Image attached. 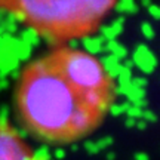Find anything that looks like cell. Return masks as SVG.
I'll return each instance as SVG.
<instances>
[{"instance_id":"6da1fadb","label":"cell","mask_w":160,"mask_h":160,"mask_svg":"<svg viewBox=\"0 0 160 160\" xmlns=\"http://www.w3.org/2000/svg\"><path fill=\"white\" fill-rule=\"evenodd\" d=\"M116 98L117 83L101 58L61 45L21 68L13 110L27 135L61 147L92 135L111 113Z\"/></svg>"},{"instance_id":"7a4b0ae2","label":"cell","mask_w":160,"mask_h":160,"mask_svg":"<svg viewBox=\"0 0 160 160\" xmlns=\"http://www.w3.org/2000/svg\"><path fill=\"white\" fill-rule=\"evenodd\" d=\"M119 0H0V15L55 46L98 33Z\"/></svg>"},{"instance_id":"3957f363","label":"cell","mask_w":160,"mask_h":160,"mask_svg":"<svg viewBox=\"0 0 160 160\" xmlns=\"http://www.w3.org/2000/svg\"><path fill=\"white\" fill-rule=\"evenodd\" d=\"M0 160H40L17 128L0 119Z\"/></svg>"}]
</instances>
